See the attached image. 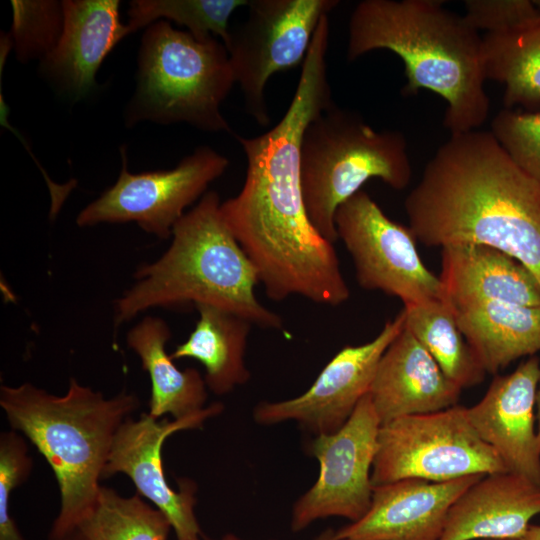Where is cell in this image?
<instances>
[{"label":"cell","instance_id":"6da1fadb","mask_svg":"<svg viewBox=\"0 0 540 540\" xmlns=\"http://www.w3.org/2000/svg\"><path fill=\"white\" fill-rule=\"evenodd\" d=\"M329 20L314 34L291 102L277 124L247 138L244 184L221 202L222 216L255 266L266 296H300L338 306L350 297L333 243L309 220L301 186V143L310 122L334 102L327 75Z\"/></svg>","mask_w":540,"mask_h":540},{"label":"cell","instance_id":"7a4b0ae2","mask_svg":"<svg viewBox=\"0 0 540 540\" xmlns=\"http://www.w3.org/2000/svg\"><path fill=\"white\" fill-rule=\"evenodd\" d=\"M404 208L409 228L425 246L486 245L522 263L540 284V183L491 131L451 134Z\"/></svg>","mask_w":540,"mask_h":540},{"label":"cell","instance_id":"3957f363","mask_svg":"<svg viewBox=\"0 0 540 540\" xmlns=\"http://www.w3.org/2000/svg\"><path fill=\"white\" fill-rule=\"evenodd\" d=\"M378 49L403 61V95L423 89L446 102L443 125L451 134L476 130L486 121L490 100L484 88L483 37L442 1L359 2L349 19L347 60Z\"/></svg>","mask_w":540,"mask_h":540},{"label":"cell","instance_id":"277c9868","mask_svg":"<svg viewBox=\"0 0 540 540\" xmlns=\"http://www.w3.org/2000/svg\"><path fill=\"white\" fill-rule=\"evenodd\" d=\"M217 192L208 191L175 224L155 261L137 268L135 282L114 301V328L151 308L210 305L265 329L281 316L256 297L257 270L226 224Z\"/></svg>","mask_w":540,"mask_h":540},{"label":"cell","instance_id":"5b68a950","mask_svg":"<svg viewBox=\"0 0 540 540\" xmlns=\"http://www.w3.org/2000/svg\"><path fill=\"white\" fill-rule=\"evenodd\" d=\"M0 406L54 472L60 509L49 540H69L95 505L115 436L139 398L126 391L106 398L71 378L62 396L29 382L1 385Z\"/></svg>","mask_w":540,"mask_h":540},{"label":"cell","instance_id":"8992f818","mask_svg":"<svg viewBox=\"0 0 540 540\" xmlns=\"http://www.w3.org/2000/svg\"><path fill=\"white\" fill-rule=\"evenodd\" d=\"M137 87L125 124L187 123L205 132L232 133L221 104L235 81L228 51L211 37L200 41L159 20L146 27L138 54Z\"/></svg>","mask_w":540,"mask_h":540},{"label":"cell","instance_id":"52a82bcc","mask_svg":"<svg viewBox=\"0 0 540 540\" xmlns=\"http://www.w3.org/2000/svg\"><path fill=\"white\" fill-rule=\"evenodd\" d=\"M412 177L407 140L397 130H375L356 111L335 103L305 129L301 143V186L316 231L338 240V207L377 178L395 190Z\"/></svg>","mask_w":540,"mask_h":540},{"label":"cell","instance_id":"ba28073f","mask_svg":"<svg viewBox=\"0 0 540 540\" xmlns=\"http://www.w3.org/2000/svg\"><path fill=\"white\" fill-rule=\"evenodd\" d=\"M505 471L472 427L466 407L455 405L381 425L371 481L373 486L406 478L443 482Z\"/></svg>","mask_w":540,"mask_h":540},{"label":"cell","instance_id":"9c48e42d","mask_svg":"<svg viewBox=\"0 0 540 540\" xmlns=\"http://www.w3.org/2000/svg\"><path fill=\"white\" fill-rule=\"evenodd\" d=\"M337 0H249L244 22L230 30L225 47L247 112L270 123L265 87L278 72L303 64L316 29Z\"/></svg>","mask_w":540,"mask_h":540},{"label":"cell","instance_id":"30bf717a","mask_svg":"<svg viewBox=\"0 0 540 540\" xmlns=\"http://www.w3.org/2000/svg\"><path fill=\"white\" fill-rule=\"evenodd\" d=\"M116 182L76 217L80 227L102 223H136L159 239H168L175 224L224 174L229 160L209 146H200L170 170L131 173L126 149Z\"/></svg>","mask_w":540,"mask_h":540},{"label":"cell","instance_id":"8fae6325","mask_svg":"<svg viewBox=\"0 0 540 540\" xmlns=\"http://www.w3.org/2000/svg\"><path fill=\"white\" fill-rule=\"evenodd\" d=\"M335 226L363 289L382 291L404 305L445 299L442 282L421 260L411 229L390 219L364 190L338 207Z\"/></svg>","mask_w":540,"mask_h":540},{"label":"cell","instance_id":"7c38bea8","mask_svg":"<svg viewBox=\"0 0 540 540\" xmlns=\"http://www.w3.org/2000/svg\"><path fill=\"white\" fill-rule=\"evenodd\" d=\"M380 426L366 394L338 431L316 435L310 451L319 461V477L295 502L292 531H301L314 521L330 516L356 522L367 513L372 501L371 471Z\"/></svg>","mask_w":540,"mask_h":540},{"label":"cell","instance_id":"4fadbf2b","mask_svg":"<svg viewBox=\"0 0 540 540\" xmlns=\"http://www.w3.org/2000/svg\"><path fill=\"white\" fill-rule=\"evenodd\" d=\"M222 410L223 405L216 402L195 415L161 421L143 413L137 420L127 418L115 436L103 478L116 473L127 475L138 494L152 502L167 517L177 540H200L201 530L194 513L197 487L189 479L178 480V491L167 483L162 446L173 433L199 428Z\"/></svg>","mask_w":540,"mask_h":540},{"label":"cell","instance_id":"5bb4252c","mask_svg":"<svg viewBox=\"0 0 540 540\" xmlns=\"http://www.w3.org/2000/svg\"><path fill=\"white\" fill-rule=\"evenodd\" d=\"M404 322L402 310L393 320L387 321L371 341L342 348L300 396L260 402L254 409L255 421L273 425L294 420L316 435L338 431L368 394L379 361L402 331Z\"/></svg>","mask_w":540,"mask_h":540},{"label":"cell","instance_id":"9a60e30c","mask_svg":"<svg viewBox=\"0 0 540 540\" xmlns=\"http://www.w3.org/2000/svg\"><path fill=\"white\" fill-rule=\"evenodd\" d=\"M540 362L530 356L512 373L496 376L483 398L466 407L469 422L506 469L540 486L536 394Z\"/></svg>","mask_w":540,"mask_h":540},{"label":"cell","instance_id":"2e32d148","mask_svg":"<svg viewBox=\"0 0 540 540\" xmlns=\"http://www.w3.org/2000/svg\"><path fill=\"white\" fill-rule=\"evenodd\" d=\"M486 474L434 482L406 478L373 486L367 513L335 531L341 540H439L454 502Z\"/></svg>","mask_w":540,"mask_h":540},{"label":"cell","instance_id":"e0dca14e","mask_svg":"<svg viewBox=\"0 0 540 540\" xmlns=\"http://www.w3.org/2000/svg\"><path fill=\"white\" fill-rule=\"evenodd\" d=\"M64 26L54 50L41 61L46 78L62 94L78 100L95 86L109 52L128 35L118 0H63Z\"/></svg>","mask_w":540,"mask_h":540},{"label":"cell","instance_id":"ac0fdd59","mask_svg":"<svg viewBox=\"0 0 540 540\" xmlns=\"http://www.w3.org/2000/svg\"><path fill=\"white\" fill-rule=\"evenodd\" d=\"M461 391L404 326L382 355L368 394L383 425L455 406Z\"/></svg>","mask_w":540,"mask_h":540},{"label":"cell","instance_id":"d6986e66","mask_svg":"<svg viewBox=\"0 0 540 540\" xmlns=\"http://www.w3.org/2000/svg\"><path fill=\"white\" fill-rule=\"evenodd\" d=\"M540 514V486L510 471L486 474L452 505L439 540H514Z\"/></svg>","mask_w":540,"mask_h":540},{"label":"cell","instance_id":"ffe728a7","mask_svg":"<svg viewBox=\"0 0 540 540\" xmlns=\"http://www.w3.org/2000/svg\"><path fill=\"white\" fill-rule=\"evenodd\" d=\"M440 280L453 307L479 302H506L540 307V284L515 258L482 244L441 248Z\"/></svg>","mask_w":540,"mask_h":540},{"label":"cell","instance_id":"44dd1931","mask_svg":"<svg viewBox=\"0 0 540 540\" xmlns=\"http://www.w3.org/2000/svg\"><path fill=\"white\" fill-rule=\"evenodd\" d=\"M463 336L486 373L540 351V307L479 302L453 307Z\"/></svg>","mask_w":540,"mask_h":540},{"label":"cell","instance_id":"7402d4cb","mask_svg":"<svg viewBox=\"0 0 540 540\" xmlns=\"http://www.w3.org/2000/svg\"><path fill=\"white\" fill-rule=\"evenodd\" d=\"M171 330L162 318L146 316L127 333V345L151 380L148 414L155 419L170 414L179 420L205 408L207 386L195 368L180 370L167 353Z\"/></svg>","mask_w":540,"mask_h":540},{"label":"cell","instance_id":"603a6c76","mask_svg":"<svg viewBox=\"0 0 540 540\" xmlns=\"http://www.w3.org/2000/svg\"><path fill=\"white\" fill-rule=\"evenodd\" d=\"M195 308L199 318L193 331L170 355L173 360L199 361L205 369L207 388L216 395L227 394L250 378L245 354L254 325L214 306L201 304Z\"/></svg>","mask_w":540,"mask_h":540},{"label":"cell","instance_id":"cb8c5ba5","mask_svg":"<svg viewBox=\"0 0 540 540\" xmlns=\"http://www.w3.org/2000/svg\"><path fill=\"white\" fill-rule=\"evenodd\" d=\"M482 37L486 80L504 85V108H539L540 17Z\"/></svg>","mask_w":540,"mask_h":540},{"label":"cell","instance_id":"d4e9b609","mask_svg":"<svg viewBox=\"0 0 540 540\" xmlns=\"http://www.w3.org/2000/svg\"><path fill=\"white\" fill-rule=\"evenodd\" d=\"M404 326L461 389L480 384L485 370L459 329L454 310L445 299L404 305Z\"/></svg>","mask_w":540,"mask_h":540},{"label":"cell","instance_id":"484cf974","mask_svg":"<svg viewBox=\"0 0 540 540\" xmlns=\"http://www.w3.org/2000/svg\"><path fill=\"white\" fill-rule=\"evenodd\" d=\"M171 524L139 494L123 497L101 486L91 512L80 523V540H167Z\"/></svg>","mask_w":540,"mask_h":540},{"label":"cell","instance_id":"4316f807","mask_svg":"<svg viewBox=\"0 0 540 540\" xmlns=\"http://www.w3.org/2000/svg\"><path fill=\"white\" fill-rule=\"evenodd\" d=\"M249 0H133L129 2L128 34L159 21H172L188 29L195 39L219 37L225 45L230 37L229 19Z\"/></svg>","mask_w":540,"mask_h":540},{"label":"cell","instance_id":"83f0119b","mask_svg":"<svg viewBox=\"0 0 540 540\" xmlns=\"http://www.w3.org/2000/svg\"><path fill=\"white\" fill-rule=\"evenodd\" d=\"M8 34L20 62L43 61L56 47L64 26L62 1L13 0Z\"/></svg>","mask_w":540,"mask_h":540},{"label":"cell","instance_id":"f1b7e54d","mask_svg":"<svg viewBox=\"0 0 540 540\" xmlns=\"http://www.w3.org/2000/svg\"><path fill=\"white\" fill-rule=\"evenodd\" d=\"M490 131L514 163L540 183V112L503 108Z\"/></svg>","mask_w":540,"mask_h":540},{"label":"cell","instance_id":"f546056e","mask_svg":"<svg viewBox=\"0 0 540 540\" xmlns=\"http://www.w3.org/2000/svg\"><path fill=\"white\" fill-rule=\"evenodd\" d=\"M33 466L24 438L15 430L0 434V540H25L10 512L13 490L26 481Z\"/></svg>","mask_w":540,"mask_h":540},{"label":"cell","instance_id":"4dcf8cb0","mask_svg":"<svg viewBox=\"0 0 540 540\" xmlns=\"http://www.w3.org/2000/svg\"><path fill=\"white\" fill-rule=\"evenodd\" d=\"M465 21L479 32L502 33L540 17L530 0H466Z\"/></svg>","mask_w":540,"mask_h":540},{"label":"cell","instance_id":"1f68e13d","mask_svg":"<svg viewBox=\"0 0 540 540\" xmlns=\"http://www.w3.org/2000/svg\"><path fill=\"white\" fill-rule=\"evenodd\" d=\"M514 540H540V525H530L521 537Z\"/></svg>","mask_w":540,"mask_h":540},{"label":"cell","instance_id":"d6a6232c","mask_svg":"<svg viewBox=\"0 0 540 540\" xmlns=\"http://www.w3.org/2000/svg\"><path fill=\"white\" fill-rule=\"evenodd\" d=\"M536 422H537V437L540 447V380L538 384L537 394H536Z\"/></svg>","mask_w":540,"mask_h":540},{"label":"cell","instance_id":"836d02e7","mask_svg":"<svg viewBox=\"0 0 540 540\" xmlns=\"http://www.w3.org/2000/svg\"><path fill=\"white\" fill-rule=\"evenodd\" d=\"M316 540H341V539H337L335 537V531L332 530V529H327L325 531H323L317 538Z\"/></svg>","mask_w":540,"mask_h":540},{"label":"cell","instance_id":"e575fe53","mask_svg":"<svg viewBox=\"0 0 540 540\" xmlns=\"http://www.w3.org/2000/svg\"><path fill=\"white\" fill-rule=\"evenodd\" d=\"M533 3L535 7L538 9V11L540 12V0H534Z\"/></svg>","mask_w":540,"mask_h":540},{"label":"cell","instance_id":"d590c367","mask_svg":"<svg viewBox=\"0 0 540 540\" xmlns=\"http://www.w3.org/2000/svg\"><path fill=\"white\" fill-rule=\"evenodd\" d=\"M69 540H80L76 534H74Z\"/></svg>","mask_w":540,"mask_h":540}]
</instances>
